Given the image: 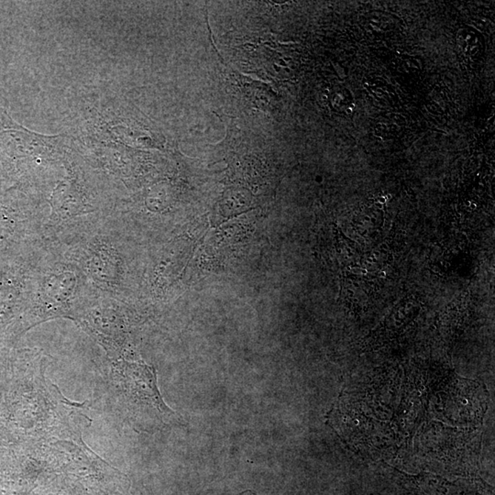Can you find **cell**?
I'll return each instance as SVG.
<instances>
[{"label":"cell","instance_id":"obj_6","mask_svg":"<svg viewBox=\"0 0 495 495\" xmlns=\"http://www.w3.org/2000/svg\"><path fill=\"white\" fill-rule=\"evenodd\" d=\"M361 272H363V275H366V274H367V271H365V270H363V271H361Z\"/></svg>","mask_w":495,"mask_h":495},{"label":"cell","instance_id":"obj_3","mask_svg":"<svg viewBox=\"0 0 495 495\" xmlns=\"http://www.w3.org/2000/svg\"><path fill=\"white\" fill-rule=\"evenodd\" d=\"M15 297L10 290L0 291V323H4L11 317Z\"/></svg>","mask_w":495,"mask_h":495},{"label":"cell","instance_id":"obj_4","mask_svg":"<svg viewBox=\"0 0 495 495\" xmlns=\"http://www.w3.org/2000/svg\"><path fill=\"white\" fill-rule=\"evenodd\" d=\"M380 277L385 278V272H380Z\"/></svg>","mask_w":495,"mask_h":495},{"label":"cell","instance_id":"obj_5","mask_svg":"<svg viewBox=\"0 0 495 495\" xmlns=\"http://www.w3.org/2000/svg\"><path fill=\"white\" fill-rule=\"evenodd\" d=\"M379 201L381 202V203H383H383H385V199L383 198H380V199H379Z\"/></svg>","mask_w":495,"mask_h":495},{"label":"cell","instance_id":"obj_1","mask_svg":"<svg viewBox=\"0 0 495 495\" xmlns=\"http://www.w3.org/2000/svg\"><path fill=\"white\" fill-rule=\"evenodd\" d=\"M104 380L107 406L136 428L164 425L173 415L162 399L152 367L136 361H114Z\"/></svg>","mask_w":495,"mask_h":495},{"label":"cell","instance_id":"obj_7","mask_svg":"<svg viewBox=\"0 0 495 495\" xmlns=\"http://www.w3.org/2000/svg\"><path fill=\"white\" fill-rule=\"evenodd\" d=\"M375 255H376V256H377V257H378V256H379V253H378V252H375Z\"/></svg>","mask_w":495,"mask_h":495},{"label":"cell","instance_id":"obj_2","mask_svg":"<svg viewBox=\"0 0 495 495\" xmlns=\"http://www.w3.org/2000/svg\"><path fill=\"white\" fill-rule=\"evenodd\" d=\"M76 283V276L72 272L53 275L45 284L47 297L55 302H64L72 294Z\"/></svg>","mask_w":495,"mask_h":495}]
</instances>
